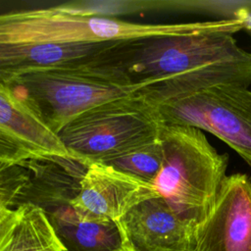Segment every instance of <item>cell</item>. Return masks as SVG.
<instances>
[{
    "mask_svg": "<svg viewBox=\"0 0 251 251\" xmlns=\"http://www.w3.org/2000/svg\"><path fill=\"white\" fill-rule=\"evenodd\" d=\"M6 84L59 133L81 114L141 89L117 66L98 56L33 71Z\"/></svg>",
    "mask_w": 251,
    "mask_h": 251,
    "instance_id": "obj_1",
    "label": "cell"
},
{
    "mask_svg": "<svg viewBox=\"0 0 251 251\" xmlns=\"http://www.w3.org/2000/svg\"><path fill=\"white\" fill-rule=\"evenodd\" d=\"M246 17L203 33L167 35L118 41L102 56L120 68L141 89L190 75L216 64L247 58L233 34L247 29Z\"/></svg>",
    "mask_w": 251,
    "mask_h": 251,
    "instance_id": "obj_2",
    "label": "cell"
},
{
    "mask_svg": "<svg viewBox=\"0 0 251 251\" xmlns=\"http://www.w3.org/2000/svg\"><path fill=\"white\" fill-rule=\"evenodd\" d=\"M159 138L163 163L152 184L194 231L209 216L227 176V155L220 154L202 130L192 126L163 125Z\"/></svg>",
    "mask_w": 251,
    "mask_h": 251,
    "instance_id": "obj_3",
    "label": "cell"
},
{
    "mask_svg": "<svg viewBox=\"0 0 251 251\" xmlns=\"http://www.w3.org/2000/svg\"><path fill=\"white\" fill-rule=\"evenodd\" d=\"M232 21L138 24L68 14L55 6L24 9L0 16V44L107 43L153 36L189 35L223 28Z\"/></svg>",
    "mask_w": 251,
    "mask_h": 251,
    "instance_id": "obj_4",
    "label": "cell"
},
{
    "mask_svg": "<svg viewBox=\"0 0 251 251\" xmlns=\"http://www.w3.org/2000/svg\"><path fill=\"white\" fill-rule=\"evenodd\" d=\"M163 125L157 108L134 94L81 114L59 135L75 161L86 168L156 138Z\"/></svg>",
    "mask_w": 251,
    "mask_h": 251,
    "instance_id": "obj_5",
    "label": "cell"
},
{
    "mask_svg": "<svg viewBox=\"0 0 251 251\" xmlns=\"http://www.w3.org/2000/svg\"><path fill=\"white\" fill-rule=\"evenodd\" d=\"M155 107L164 125L209 131L251 167V90L248 86L223 82Z\"/></svg>",
    "mask_w": 251,
    "mask_h": 251,
    "instance_id": "obj_6",
    "label": "cell"
},
{
    "mask_svg": "<svg viewBox=\"0 0 251 251\" xmlns=\"http://www.w3.org/2000/svg\"><path fill=\"white\" fill-rule=\"evenodd\" d=\"M40 160L75 161L59 133L0 83V169Z\"/></svg>",
    "mask_w": 251,
    "mask_h": 251,
    "instance_id": "obj_7",
    "label": "cell"
},
{
    "mask_svg": "<svg viewBox=\"0 0 251 251\" xmlns=\"http://www.w3.org/2000/svg\"><path fill=\"white\" fill-rule=\"evenodd\" d=\"M70 205L88 220L118 222L142 201L159 196L153 184L104 163L85 168Z\"/></svg>",
    "mask_w": 251,
    "mask_h": 251,
    "instance_id": "obj_8",
    "label": "cell"
},
{
    "mask_svg": "<svg viewBox=\"0 0 251 251\" xmlns=\"http://www.w3.org/2000/svg\"><path fill=\"white\" fill-rule=\"evenodd\" d=\"M196 251H251V181L227 176L207 219L193 232Z\"/></svg>",
    "mask_w": 251,
    "mask_h": 251,
    "instance_id": "obj_9",
    "label": "cell"
},
{
    "mask_svg": "<svg viewBox=\"0 0 251 251\" xmlns=\"http://www.w3.org/2000/svg\"><path fill=\"white\" fill-rule=\"evenodd\" d=\"M117 224L131 251H185L194 232L161 196L140 202Z\"/></svg>",
    "mask_w": 251,
    "mask_h": 251,
    "instance_id": "obj_10",
    "label": "cell"
},
{
    "mask_svg": "<svg viewBox=\"0 0 251 251\" xmlns=\"http://www.w3.org/2000/svg\"><path fill=\"white\" fill-rule=\"evenodd\" d=\"M114 43L0 44V82L33 71L92 59Z\"/></svg>",
    "mask_w": 251,
    "mask_h": 251,
    "instance_id": "obj_11",
    "label": "cell"
},
{
    "mask_svg": "<svg viewBox=\"0 0 251 251\" xmlns=\"http://www.w3.org/2000/svg\"><path fill=\"white\" fill-rule=\"evenodd\" d=\"M0 251H67L45 210L25 203L0 207Z\"/></svg>",
    "mask_w": 251,
    "mask_h": 251,
    "instance_id": "obj_12",
    "label": "cell"
},
{
    "mask_svg": "<svg viewBox=\"0 0 251 251\" xmlns=\"http://www.w3.org/2000/svg\"><path fill=\"white\" fill-rule=\"evenodd\" d=\"M47 215L67 251H114L125 247L116 222L82 218L70 203Z\"/></svg>",
    "mask_w": 251,
    "mask_h": 251,
    "instance_id": "obj_13",
    "label": "cell"
},
{
    "mask_svg": "<svg viewBox=\"0 0 251 251\" xmlns=\"http://www.w3.org/2000/svg\"><path fill=\"white\" fill-rule=\"evenodd\" d=\"M55 7L62 12L73 15L118 19L119 16L173 9V0H76L62 3Z\"/></svg>",
    "mask_w": 251,
    "mask_h": 251,
    "instance_id": "obj_14",
    "label": "cell"
},
{
    "mask_svg": "<svg viewBox=\"0 0 251 251\" xmlns=\"http://www.w3.org/2000/svg\"><path fill=\"white\" fill-rule=\"evenodd\" d=\"M100 163L152 183L163 163V147L159 135Z\"/></svg>",
    "mask_w": 251,
    "mask_h": 251,
    "instance_id": "obj_15",
    "label": "cell"
},
{
    "mask_svg": "<svg viewBox=\"0 0 251 251\" xmlns=\"http://www.w3.org/2000/svg\"><path fill=\"white\" fill-rule=\"evenodd\" d=\"M185 251H196L195 246H194V242H193V236H192V239H191V242H190L188 248Z\"/></svg>",
    "mask_w": 251,
    "mask_h": 251,
    "instance_id": "obj_16",
    "label": "cell"
},
{
    "mask_svg": "<svg viewBox=\"0 0 251 251\" xmlns=\"http://www.w3.org/2000/svg\"><path fill=\"white\" fill-rule=\"evenodd\" d=\"M114 251H131V250L124 247V248H121V249H118V250H114Z\"/></svg>",
    "mask_w": 251,
    "mask_h": 251,
    "instance_id": "obj_17",
    "label": "cell"
},
{
    "mask_svg": "<svg viewBox=\"0 0 251 251\" xmlns=\"http://www.w3.org/2000/svg\"><path fill=\"white\" fill-rule=\"evenodd\" d=\"M249 178H250V181H251V176H249Z\"/></svg>",
    "mask_w": 251,
    "mask_h": 251,
    "instance_id": "obj_18",
    "label": "cell"
},
{
    "mask_svg": "<svg viewBox=\"0 0 251 251\" xmlns=\"http://www.w3.org/2000/svg\"><path fill=\"white\" fill-rule=\"evenodd\" d=\"M250 33H251V32H250Z\"/></svg>",
    "mask_w": 251,
    "mask_h": 251,
    "instance_id": "obj_19",
    "label": "cell"
}]
</instances>
